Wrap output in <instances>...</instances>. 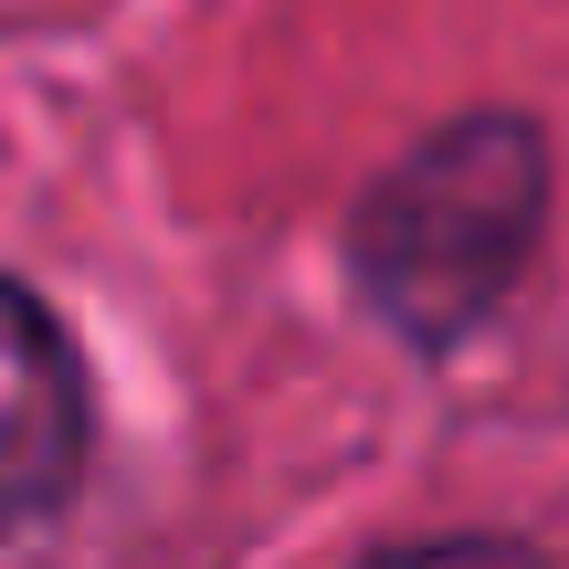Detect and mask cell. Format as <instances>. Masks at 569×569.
Instances as JSON below:
<instances>
[{
  "instance_id": "7a4b0ae2",
  "label": "cell",
  "mask_w": 569,
  "mask_h": 569,
  "mask_svg": "<svg viewBox=\"0 0 569 569\" xmlns=\"http://www.w3.org/2000/svg\"><path fill=\"white\" fill-rule=\"evenodd\" d=\"M84 465V369L74 338L0 274V538L32 528Z\"/></svg>"
},
{
  "instance_id": "3957f363",
  "label": "cell",
  "mask_w": 569,
  "mask_h": 569,
  "mask_svg": "<svg viewBox=\"0 0 569 569\" xmlns=\"http://www.w3.org/2000/svg\"><path fill=\"white\" fill-rule=\"evenodd\" d=\"M369 569H538L517 538H411V549H380Z\"/></svg>"
},
{
  "instance_id": "6da1fadb",
  "label": "cell",
  "mask_w": 569,
  "mask_h": 569,
  "mask_svg": "<svg viewBox=\"0 0 569 569\" xmlns=\"http://www.w3.org/2000/svg\"><path fill=\"white\" fill-rule=\"evenodd\" d=\"M549 222V148L528 117H453L369 180L348 222V274L411 348H453L507 306Z\"/></svg>"
}]
</instances>
